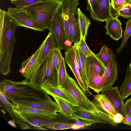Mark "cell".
Returning <instances> with one entry per match:
<instances>
[{
    "label": "cell",
    "instance_id": "6da1fadb",
    "mask_svg": "<svg viewBox=\"0 0 131 131\" xmlns=\"http://www.w3.org/2000/svg\"><path fill=\"white\" fill-rule=\"evenodd\" d=\"M0 91L10 102L15 100L35 101L50 98L40 85L26 79L19 81L4 79L0 82Z\"/></svg>",
    "mask_w": 131,
    "mask_h": 131
},
{
    "label": "cell",
    "instance_id": "7a4b0ae2",
    "mask_svg": "<svg viewBox=\"0 0 131 131\" xmlns=\"http://www.w3.org/2000/svg\"><path fill=\"white\" fill-rule=\"evenodd\" d=\"M18 26L17 23L6 13L3 26L0 29V70L4 76L10 72L11 61L16 41L15 32Z\"/></svg>",
    "mask_w": 131,
    "mask_h": 131
},
{
    "label": "cell",
    "instance_id": "3957f363",
    "mask_svg": "<svg viewBox=\"0 0 131 131\" xmlns=\"http://www.w3.org/2000/svg\"><path fill=\"white\" fill-rule=\"evenodd\" d=\"M53 49L43 60L39 57L32 66L22 74L30 82L40 85L47 80L58 86V73L53 63Z\"/></svg>",
    "mask_w": 131,
    "mask_h": 131
},
{
    "label": "cell",
    "instance_id": "277c9868",
    "mask_svg": "<svg viewBox=\"0 0 131 131\" xmlns=\"http://www.w3.org/2000/svg\"><path fill=\"white\" fill-rule=\"evenodd\" d=\"M61 3L58 1H40L21 9L45 29L50 30L52 20Z\"/></svg>",
    "mask_w": 131,
    "mask_h": 131
},
{
    "label": "cell",
    "instance_id": "5b68a950",
    "mask_svg": "<svg viewBox=\"0 0 131 131\" xmlns=\"http://www.w3.org/2000/svg\"><path fill=\"white\" fill-rule=\"evenodd\" d=\"M62 88L67 91L78 104V106L86 110L96 113V110L75 80L67 74Z\"/></svg>",
    "mask_w": 131,
    "mask_h": 131
},
{
    "label": "cell",
    "instance_id": "8992f818",
    "mask_svg": "<svg viewBox=\"0 0 131 131\" xmlns=\"http://www.w3.org/2000/svg\"><path fill=\"white\" fill-rule=\"evenodd\" d=\"M91 102L96 109V113L106 121L107 124L115 127L117 125L113 120L114 116L117 112L105 95L97 93L93 96Z\"/></svg>",
    "mask_w": 131,
    "mask_h": 131
},
{
    "label": "cell",
    "instance_id": "52a82bcc",
    "mask_svg": "<svg viewBox=\"0 0 131 131\" xmlns=\"http://www.w3.org/2000/svg\"><path fill=\"white\" fill-rule=\"evenodd\" d=\"M7 14L18 24L19 26L24 27L40 31L46 29L36 22L26 12L16 8H8Z\"/></svg>",
    "mask_w": 131,
    "mask_h": 131
},
{
    "label": "cell",
    "instance_id": "ba28073f",
    "mask_svg": "<svg viewBox=\"0 0 131 131\" xmlns=\"http://www.w3.org/2000/svg\"><path fill=\"white\" fill-rule=\"evenodd\" d=\"M77 46V43H74L70 49L65 52L64 60L73 73L83 92L87 96H90L92 94L90 91L89 88L84 84L79 73L76 59L75 49Z\"/></svg>",
    "mask_w": 131,
    "mask_h": 131
},
{
    "label": "cell",
    "instance_id": "9c48e42d",
    "mask_svg": "<svg viewBox=\"0 0 131 131\" xmlns=\"http://www.w3.org/2000/svg\"><path fill=\"white\" fill-rule=\"evenodd\" d=\"M11 103L12 104L29 107L51 112L57 113L60 112L58 104L50 97L35 101H13Z\"/></svg>",
    "mask_w": 131,
    "mask_h": 131
},
{
    "label": "cell",
    "instance_id": "30bf717a",
    "mask_svg": "<svg viewBox=\"0 0 131 131\" xmlns=\"http://www.w3.org/2000/svg\"><path fill=\"white\" fill-rule=\"evenodd\" d=\"M112 10L110 0H98L97 3L93 6L89 11L93 20L103 22L112 16Z\"/></svg>",
    "mask_w": 131,
    "mask_h": 131
},
{
    "label": "cell",
    "instance_id": "8fae6325",
    "mask_svg": "<svg viewBox=\"0 0 131 131\" xmlns=\"http://www.w3.org/2000/svg\"><path fill=\"white\" fill-rule=\"evenodd\" d=\"M50 31L54 36L58 47L60 50H66L65 44L66 35L63 17L59 10L57 12L53 17Z\"/></svg>",
    "mask_w": 131,
    "mask_h": 131
},
{
    "label": "cell",
    "instance_id": "7c38bea8",
    "mask_svg": "<svg viewBox=\"0 0 131 131\" xmlns=\"http://www.w3.org/2000/svg\"><path fill=\"white\" fill-rule=\"evenodd\" d=\"M108 51V63L104 73V82L101 91L112 86L118 78L117 64L115 55L109 48Z\"/></svg>",
    "mask_w": 131,
    "mask_h": 131
},
{
    "label": "cell",
    "instance_id": "4fadbf2b",
    "mask_svg": "<svg viewBox=\"0 0 131 131\" xmlns=\"http://www.w3.org/2000/svg\"><path fill=\"white\" fill-rule=\"evenodd\" d=\"M12 105L14 110L23 118L27 117H39L54 119L60 114L29 107L15 104Z\"/></svg>",
    "mask_w": 131,
    "mask_h": 131
},
{
    "label": "cell",
    "instance_id": "5bb4252c",
    "mask_svg": "<svg viewBox=\"0 0 131 131\" xmlns=\"http://www.w3.org/2000/svg\"><path fill=\"white\" fill-rule=\"evenodd\" d=\"M42 89L48 95H55L68 102L73 106H78L77 103L70 94L63 88L53 84L49 80H47L40 85Z\"/></svg>",
    "mask_w": 131,
    "mask_h": 131
},
{
    "label": "cell",
    "instance_id": "9a60e30c",
    "mask_svg": "<svg viewBox=\"0 0 131 131\" xmlns=\"http://www.w3.org/2000/svg\"><path fill=\"white\" fill-rule=\"evenodd\" d=\"M101 92L106 96L117 113H121L124 116V101L118 90L117 86L109 87L102 90Z\"/></svg>",
    "mask_w": 131,
    "mask_h": 131
},
{
    "label": "cell",
    "instance_id": "2e32d148",
    "mask_svg": "<svg viewBox=\"0 0 131 131\" xmlns=\"http://www.w3.org/2000/svg\"><path fill=\"white\" fill-rule=\"evenodd\" d=\"M79 0H65L62 2L59 10L63 17L64 26H69L71 18L77 14Z\"/></svg>",
    "mask_w": 131,
    "mask_h": 131
},
{
    "label": "cell",
    "instance_id": "e0dca14e",
    "mask_svg": "<svg viewBox=\"0 0 131 131\" xmlns=\"http://www.w3.org/2000/svg\"><path fill=\"white\" fill-rule=\"evenodd\" d=\"M1 106L5 109L11 116L15 123L18 124L22 129H27L31 128L16 111L11 103L7 99L2 92L0 91Z\"/></svg>",
    "mask_w": 131,
    "mask_h": 131
},
{
    "label": "cell",
    "instance_id": "ac0fdd59",
    "mask_svg": "<svg viewBox=\"0 0 131 131\" xmlns=\"http://www.w3.org/2000/svg\"><path fill=\"white\" fill-rule=\"evenodd\" d=\"M88 79V86L97 93L101 92L103 85L104 73L100 76L93 67L86 68Z\"/></svg>",
    "mask_w": 131,
    "mask_h": 131
},
{
    "label": "cell",
    "instance_id": "d6986e66",
    "mask_svg": "<svg viewBox=\"0 0 131 131\" xmlns=\"http://www.w3.org/2000/svg\"><path fill=\"white\" fill-rule=\"evenodd\" d=\"M73 116L81 120L95 123L107 124L101 117L96 113L83 109L78 106H73Z\"/></svg>",
    "mask_w": 131,
    "mask_h": 131
},
{
    "label": "cell",
    "instance_id": "ffe728a7",
    "mask_svg": "<svg viewBox=\"0 0 131 131\" xmlns=\"http://www.w3.org/2000/svg\"><path fill=\"white\" fill-rule=\"evenodd\" d=\"M104 27L106 30V35L117 41L122 37L123 30L120 21L112 16L106 21Z\"/></svg>",
    "mask_w": 131,
    "mask_h": 131
},
{
    "label": "cell",
    "instance_id": "44dd1931",
    "mask_svg": "<svg viewBox=\"0 0 131 131\" xmlns=\"http://www.w3.org/2000/svg\"><path fill=\"white\" fill-rule=\"evenodd\" d=\"M57 117L52 119L43 117H27L23 119L30 126L34 127L36 129L42 130L43 129L42 127L52 123L59 121L56 120Z\"/></svg>",
    "mask_w": 131,
    "mask_h": 131
},
{
    "label": "cell",
    "instance_id": "7402d4cb",
    "mask_svg": "<svg viewBox=\"0 0 131 131\" xmlns=\"http://www.w3.org/2000/svg\"><path fill=\"white\" fill-rule=\"evenodd\" d=\"M94 68L99 75L102 76L105 73L106 68L94 53L86 57V68Z\"/></svg>",
    "mask_w": 131,
    "mask_h": 131
},
{
    "label": "cell",
    "instance_id": "603a6c76",
    "mask_svg": "<svg viewBox=\"0 0 131 131\" xmlns=\"http://www.w3.org/2000/svg\"><path fill=\"white\" fill-rule=\"evenodd\" d=\"M45 39V44L39 57L40 60L44 59L50 52L58 47L54 36L51 31H50L49 32Z\"/></svg>",
    "mask_w": 131,
    "mask_h": 131
},
{
    "label": "cell",
    "instance_id": "cb8c5ba5",
    "mask_svg": "<svg viewBox=\"0 0 131 131\" xmlns=\"http://www.w3.org/2000/svg\"><path fill=\"white\" fill-rule=\"evenodd\" d=\"M81 38L80 29L77 18L75 16L71 17L70 20L69 40L72 43H78Z\"/></svg>",
    "mask_w": 131,
    "mask_h": 131
},
{
    "label": "cell",
    "instance_id": "d4e9b609",
    "mask_svg": "<svg viewBox=\"0 0 131 131\" xmlns=\"http://www.w3.org/2000/svg\"><path fill=\"white\" fill-rule=\"evenodd\" d=\"M77 20L79 26L81 37L85 40L88 30L90 24V20L79 8L77 9Z\"/></svg>",
    "mask_w": 131,
    "mask_h": 131
},
{
    "label": "cell",
    "instance_id": "484cf974",
    "mask_svg": "<svg viewBox=\"0 0 131 131\" xmlns=\"http://www.w3.org/2000/svg\"><path fill=\"white\" fill-rule=\"evenodd\" d=\"M45 41L46 39H45L36 51L22 63L21 68L19 70V72L21 74L29 69L33 65L39 57Z\"/></svg>",
    "mask_w": 131,
    "mask_h": 131
},
{
    "label": "cell",
    "instance_id": "4316f807",
    "mask_svg": "<svg viewBox=\"0 0 131 131\" xmlns=\"http://www.w3.org/2000/svg\"><path fill=\"white\" fill-rule=\"evenodd\" d=\"M51 96L58 105L60 110L59 113L69 118L73 116L72 105L59 97L54 95Z\"/></svg>",
    "mask_w": 131,
    "mask_h": 131
},
{
    "label": "cell",
    "instance_id": "83f0119b",
    "mask_svg": "<svg viewBox=\"0 0 131 131\" xmlns=\"http://www.w3.org/2000/svg\"><path fill=\"white\" fill-rule=\"evenodd\" d=\"M119 92L123 101L131 94V69L128 66L126 67L125 77Z\"/></svg>",
    "mask_w": 131,
    "mask_h": 131
},
{
    "label": "cell",
    "instance_id": "f1b7e54d",
    "mask_svg": "<svg viewBox=\"0 0 131 131\" xmlns=\"http://www.w3.org/2000/svg\"><path fill=\"white\" fill-rule=\"evenodd\" d=\"M112 12V16L117 18L121 17L127 20L131 19V8L128 3H126L117 10L113 9Z\"/></svg>",
    "mask_w": 131,
    "mask_h": 131
},
{
    "label": "cell",
    "instance_id": "f546056e",
    "mask_svg": "<svg viewBox=\"0 0 131 131\" xmlns=\"http://www.w3.org/2000/svg\"><path fill=\"white\" fill-rule=\"evenodd\" d=\"M125 23L126 24V29L123 36L122 43L116 51V52L117 53H121L123 48L125 47H126L128 40L131 36V19L128 20Z\"/></svg>",
    "mask_w": 131,
    "mask_h": 131
},
{
    "label": "cell",
    "instance_id": "4dcf8cb0",
    "mask_svg": "<svg viewBox=\"0 0 131 131\" xmlns=\"http://www.w3.org/2000/svg\"><path fill=\"white\" fill-rule=\"evenodd\" d=\"M74 124L65 121H58L47 125L44 127L54 130H63L72 129Z\"/></svg>",
    "mask_w": 131,
    "mask_h": 131
},
{
    "label": "cell",
    "instance_id": "1f68e13d",
    "mask_svg": "<svg viewBox=\"0 0 131 131\" xmlns=\"http://www.w3.org/2000/svg\"><path fill=\"white\" fill-rule=\"evenodd\" d=\"M58 73V86L60 88H62L63 85L67 78L68 74L64 58L63 57L62 58Z\"/></svg>",
    "mask_w": 131,
    "mask_h": 131
},
{
    "label": "cell",
    "instance_id": "d6a6232c",
    "mask_svg": "<svg viewBox=\"0 0 131 131\" xmlns=\"http://www.w3.org/2000/svg\"><path fill=\"white\" fill-rule=\"evenodd\" d=\"M108 48L107 46L104 45L101 48L99 53L96 55L107 68L108 61Z\"/></svg>",
    "mask_w": 131,
    "mask_h": 131
},
{
    "label": "cell",
    "instance_id": "836d02e7",
    "mask_svg": "<svg viewBox=\"0 0 131 131\" xmlns=\"http://www.w3.org/2000/svg\"><path fill=\"white\" fill-rule=\"evenodd\" d=\"M11 3L15 5L16 8L21 9L28 6L40 1V0H10Z\"/></svg>",
    "mask_w": 131,
    "mask_h": 131
},
{
    "label": "cell",
    "instance_id": "e575fe53",
    "mask_svg": "<svg viewBox=\"0 0 131 131\" xmlns=\"http://www.w3.org/2000/svg\"><path fill=\"white\" fill-rule=\"evenodd\" d=\"M75 52L77 64L81 77L85 86L88 88L87 78L84 74L83 71L79 50L77 47V46L75 49Z\"/></svg>",
    "mask_w": 131,
    "mask_h": 131
},
{
    "label": "cell",
    "instance_id": "d590c367",
    "mask_svg": "<svg viewBox=\"0 0 131 131\" xmlns=\"http://www.w3.org/2000/svg\"><path fill=\"white\" fill-rule=\"evenodd\" d=\"M62 58L60 49L58 47L55 48L53 49V63L58 72Z\"/></svg>",
    "mask_w": 131,
    "mask_h": 131
},
{
    "label": "cell",
    "instance_id": "8d00e7d4",
    "mask_svg": "<svg viewBox=\"0 0 131 131\" xmlns=\"http://www.w3.org/2000/svg\"><path fill=\"white\" fill-rule=\"evenodd\" d=\"M77 46L80 49L82 53L86 57L91 55L93 53L87 45L85 40L82 37L77 43Z\"/></svg>",
    "mask_w": 131,
    "mask_h": 131
},
{
    "label": "cell",
    "instance_id": "74e56055",
    "mask_svg": "<svg viewBox=\"0 0 131 131\" xmlns=\"http://www.w3.org/2000/svg\"><path fill=\"white\" fill-rule=\"evenodd\" d=\"M69 119L74 121L75 123L81 128L90 126L94 124L92 123L84 121L82 120L81 121L79 118L73 116Z\"/></svg>",
    "mask_w": 131,
    "mask_h": 131
},
{
    "label": "cell",
    "instance_id": "f35d334b",
    "mask_svg": "<svg viewBox=\"0 0 131 131\" xmlns=\"http://www.w3.org/2000/svg\"><path fill=\"white\" fill-rule=\"evenodd\" d=\"M111 4L113 9L117 10L126 4L125 0H111Z\"/></svg>",
    "mask_w": 131,
    "mask_h": 131
},
{
    "label": "cell",
    "instance_id": "ab89813d",
    "mask_svg": "<svg viewBox=\"0 0 131 131\" xmlns=\"http://www.w3.org/2000/svg\"><path fill=\"white\" fill-rule=\"evenodd\" d=\"M124 116H131V98L127 99L124 103Z\"/></svg>",
    "mask_w": 131,
    "mask_h": 131
},
{
    "label": "cell",
    "instance_id": "60d3db41",
    "mask_svg": "<svg viewBox=\"0 0 131 131\" xmlns=\"http://www.w3.org/2000/svg\"><path fill=\"white\" fill-rule=\"evenodd\" d=\"M124 116L119 113H117L113 117V120L114 123L118 124L122 122Z\"/></svg>",
    "mask_w": 131,
    "mask_h": 131
},
{
    "label": "cell",
    "instance_id": "b9f144b4",
    "mask_svg": "<svg viewBox=\"0 0 131 131\" xmlns=\"http://www.w3.org/2000/svg\"><path fill=\"white\" fill-rule=\"evenodd\" d=\"M122 122L124 124L131 126V116L128 115L124 116Z\"/></svg>",
    "mask_w": 131,
    "mask_h": 131
},
{
    "label": "cell",
    "instance_id": "7bdbcfd3",
    "mask_svg": "<svg viewBox=\"0 0 131 131\" xmlns=\"http://www.w3.org/2000/svg\"><path fill=\"white\" fill-rule=\"evenodd\" d=\"M98 3V0H88V5L86 9L89 11L92 6Z\"/></svg>",
    "mask_w": 131,
    "mask_h": 131
},
{
    "label": "cell",
    "instance_id": "ee69618b",
    "mask_svg": "<svg viewBox=\"0 0 131 131\" xmlns=\"http://www.w3.org/2000/svg\"><path fill=\"white\" fill-rule=\"evenodd\" d=\"M65 44L66 46V50H68L71 47L72 42L69 40H66Z\"/></svg>",
    "mask_w": 131,
    "mask_h": 131
},
{
    "label": "cell",
    "instance_id": "f6af8a7d",
    "mask_svg": "<svg viewBox=\"0 0 131 131\" xmlns=\"http://www.w3.org/2000/svg\"><path fill=\"white\" fill-rule=\"evenodd\" d=\"M7 123L13 127H16L15 123L13 120H12L9 121L7 122Z\"/></svg>",
    "mask_w": 131,
    "mask_h": 131
},
{
    "label": "cell",
    "instance_id": "bcb514c9",
    "mask_svg": "<svg viewBox=\"0 0 131 131\" xmlns=\"http://www.w3.org/2000/svg\"><path fill=\"white\" fill-rule=\"evenodd\" d=\"M41 1H56L62 2L65 0H40Z\"/></svg>",
    "mask_w": 131,
    "mask_h": 131
},
{
    "label": "cell",
    "instance_id": "7dc6e473",
    "mask_svg": "<svg viewBox=\"0 0 131 131\" xmlns=\"http://www.w3.org/2000/svg\"><path fill=\"white\" fill-rule=\"evenodd\" d=\"M126 3H131V0H125Z\"/></svg>",
    "mask_w": 131,
    "mask_h": 131
},
{
    "label": "cell",
    "instance_id": "c3c4849f",
    "mask_svg": "<svg viewBox=\"0 0 131 131\" xmlns=\"http://www.w3.org/2000/svg\"><path fill=\"white\" fill-rule=\"evenodd\" d=\"M130 68L131 69V62L129 64Z\"/></svg>",
    "mask_w": 131,
    "mask_h": 131
},
{
    "label": "cell",
    "instance_id": "681fc988",
    "mask_svg": "<svg viewBox=\"0 0 131 131\" xmlns=\"http://www.w3.org/2000/svg\"><path fill=\"white\" fill-rule=\"evenodd\" d=\"M128 5L130 6L131 8V3H128Z\"/></svg>",
    "mask_w": 131,
    "mask_h": 131
}]
</instances>
